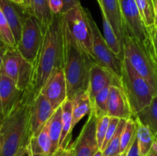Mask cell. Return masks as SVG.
Instances as JSON below:
<instances>
[{
	"label": "cell",
	"instance_id": "obj_47",
	"mask_svg": "<svg viewBox=\"0 0 157 156\" xmlns=\"http://www.w3.org/2000/svg\"><path fill=\"white\" fill-rule=\"evenodd\" d=\"M0 45H1V46H4V45H6V44H5L4 43H3L2 41H1V39H0Z\"/></svg>",
	"mask_w": 157,
	"mask_h": 156
},
{
	"label": "cell",
	"instance_id": "obj_3",
	"mask_svg": "<svg viewBox=\"0 0 157 156\" xmlns=\"http://www.w3.org/2000/svg\"><path fill=\"white\" fill-rule=\"evenodd\" d=\"M64 39V72L67 82V99L72 100L78 93L88 88L90 72L95 61L80 45L68 30L63 15Z\"/></svg>",
	"mask_w": 157,
	"mask_h": 156
},
{
	"label": "cell",
	"instance_id": "obj_28",
	"mask_svg": "<svg viewBox=\"0 0 157 156\" xmlns=\"http://www.w3.org/2000/svg\"><path fill=\"white\" fill-rule=\"evenodd\" d=\"M109 89L110 87H107L101 90L91 102L92 112H94L97 118L107 116Z\"/></svg>",
	"mask_w": 157,
	"mask_h": 156
},
{
	"label": "cell",
	"instance_id": "obj_31",
	"mask_svg": "<svg viewBox=\"0 0 157 156\" xmlns=\"http://www.w3.org/2000/svg\"><path fill=\"white\" fill-rule=\"evenodd\" d=\"M0 39L8 47H16V42L12 31L1 8H0Z\"/></svg>",
	"mask_w": 157,
	"mask_h": 156
},
{
	"label": "cell",
	"instance_id": "obj_7",
	"mask_svg": "<svg viewBox=\"0 0 157 156\" xmlns=\"http://www.w3.org/2000/svg\"><path fill=\"white\" fill-rule=\"evenodd\" d=\"M87 17L93 35V58L95 62L110 72L121 82L124 58L115 54L107 45L91 14L87 9Z\"/></svg>",
	"mask_w": 157,
	"mask_h": 156
},
{
	"label": "cell",
	"instance_id": "obj_24",
	"mask_svg": "<svg viewBox=\"0 0 157 156\" xmlns=\"http://www.w3.org/2000/svg\"><path fill=\"white\" fill-rule=\"evenodd\" d=\"M135 120L137 125L136 140H137L140 154L142 156H147L156 137L148 126L141 123L137 119H135Z\"/></svg>",
	"mask_w": 157,
	"mask_h": 156
},
{
	"label": "cell",
	"instance_id": "obj_45",
	"mask_svg": "<svg viewBox=\"0 0 157 156\" xmlns=\"http://www.w3.org/2000/svg\"><path fill=\"white\" fill-rule=\"evenodd\" d=\"M129 148H127V149L125 151H124V152H122V153H120V154H118L117 156H127V152H128V150H129Z\"/></svg>",
	"mask_w": 157,
	"mask_h": 156
},
{
	"label": "cell",
	"instance_id": "obj_48",
	"mask_svg": "<svg viewBox=\"0 0 157 156\" xmlns=\"http://www.w3.org/2000/svg\"><path fill=\"white\" fill-rule=\"evenodd\" d=\"M0 156H2V148H1V141H0Z\"/></svg>",
	"mask_w": 157,
	"mask_h": 156
},
{
	"label": "cell",
	"instance_id": "obj_44",
	"mask_svg": "<svg viewBox=\"0 0 157 156\" xmlns=\"http://www.w3.org/2000/svg\"><path fill=\"white\" fill-rule=\"evenodd\" d=\"M11 1L14 2L15 3H17L18 5H21V6H23V0H11Z\"/></svg>",
	"mask_w": 157,
	"mask_h": 156
},
{
	"label": "cell",
	"instance_id": "obj_26",
	"mask_svg": "<svg viewBox=\"0 0 157 156\" xmlns=\"http://www.w3.org/2000/svg\"><path fill=\"white\" fill-rule=\"evenodd\" d=\"M102 19L103 28H104V37L105 38L107 45L109 46V47L111 49V50L115 54L124 58V47H123L121 43L120 42L113 28L104 15H102Z\"/></svg>",
	"mask_w": 157,
	"mask_h": 156
},
{
	"label": "cell",
	"instance_id": "obj_33",
	"mask_svg": "<svg viewBox=\"0 0 157 156\" xmlns=\"http://www.w3.org/2000/svg\"><path fill=\"white\" fill-rule=\"evenodd\" d=\"M110 117L108 116H103L101 118H97L96 136L100 149L101 148L103 143H104L107 128H108L109 122H110Z\"/></svg>",
	"mask_w": 157,
	"mask_h": 156
},
{
	"label": "cell",
	"instance_id": "obj_27",
	"mask_svg": "<svg viewBox=\"0 0 157 156\" xmlns=\"http://www.w3.org/2000/svg\"><path fill=\"white\" fill-rule=\"evenodd\" d=\"M136 129H137V125H136V120L133 117L127 119L121 135L120 153L124 152L131 146L132 143L136 137Z\"/></svg>",
	"mask_w": 157,
	"mask_h": 156
},
{
	"label": "cell",
	"instance_id": "obj_51",
	"mask_svg": "<svg viewBox=\"0 0 157 156\" xmlns=\"http://www.w3.org/2000/svg\"><path fill=\"white\" fill-rule=\"evenodd\" d=\"M153 156H157V154H155V155H153Z\"/></svg>",
	"mask_w": 157,
	"mask_h": 156
},
{
	"label": "cell",
	"instance_id": "obj_22",
	"mask_svg": "<svg viewBox=\"0 0 157 156\" xmlns=\"http://www.w3.org/2000/svg\"><path fill=\"white\" fill-rule=\"evenodd\" d=\"M133 119L147 125L153 134L157 132V95L154 96L147 106L137 113Z\"/></svg>",
	"mask_w": 157,
	"mask_h": 156
},
{
	"label": "cell",
	"instance_id": "obj_18",
	"mask_svg": "<svg viewBox=\"0 0 157 156\" xmlns=\"http://www.w3.org/2000/svg\"><path fill=\"white\" fill-rule=\"evenodd\" d=\"M101 10V14L108 20L124 47L125 32L118 0H97Z\"/></svg>",
	"mask_w": 157,
	"mask_h": 156
},
{
	"label": "cell",
	"instance_id": "obj_39",
	"mask_svg": "<svg viewBox=\"0 0 157 156\" xmlns=\"http://www.w3.org/2000/svg\"><path fill=\"white\" fill-rule=\"evenodd\" d=\"M156 154H157V139L156 138L154 142H153V145H152L151 148H150V151H149V153L147 154V156H153Z\"/></svg>",
	"mask_w": 157,
	"mask_h": 156
},
{
	"label": "cell",
	"instance_id": "obj_14",
	"mask_svg": "<svg viewBox=\"0 0 157 156\" xmlns=\"http://www.w3.org/2000/svg\"><path fill=\"white\" fill-rule=\"evenodd\" d=\"M55 111L51 102L42 94L35 93L30 110L32 136L42 129Z\"/></svg>",
	"mask_w": 157,
	"mask_h": 156
},
{
	"label": "cell",
	"instance_id": "obj_30",
	"mask_svg": "<svg viewBox=\"0 0 157 156\" xmlns=\"http://www.w3.org/2000/svg\"><path fill=\"white\" fill-rule=\"evenodd\" d=\"M146 26L154 25L155 12L153 0H135Z\"/></svg>",
	"mask_w": 157,
	"mask_h": 156
},
{
	"label": "cell",
	"instance_id": "obj_29",
	"mask_svg": "<svg viewBox=\"0 0 157 156\" xmlns=\"http://www.w3.org/2000/svg\"><path fill=\"white\" fill-rule=\"evenodd\" d=\"M127 120V119H121L119 125H118L117 128L116 130V132L103 151L104 156H112L114 155V154H118L120 153L121 135H122L123 130L125 126Z\"/></svg>",
	"mask_w": 157,
	"mask_h": 156
},
{
	"label": "cell",
	"instance_id": "obj_46",
	"mask_svg": "<svg viewBox=\"0 0 157 156\" xmlns=\"http://www.w3.org/2000/svg\"><path fill=\"white\" fill-rule=\"evenodd\" d=\"M21 156H29V154H28L27 151H25V153H24V154H21Z\"/></svg>",
	"mask_w": 157,
	"mask_h": 156
},
{
	"label": "cell",
	"instance_id": "obj_6",
	"mask_svg": "<svg viewBox=\"0 0 157 156\" xmlns=\"http://www.w3.org/2000/svg\"><path fill=\"white\" fill-rule=\"evenodd\" d=\"M33 70L34 64L25 59L16 47H8L0 71L10 78L18 90L24 91L30 87Z\"/></svg>",
	"mask_w": 157,
	"mask_h": 156
},
{
	"label": "cell",
	"instance_id": "obj_21",
	"mask_svg": "<svg viewBox=\"0 0 157 156\" xmlns=\"http://www.w3.org/2000/svg\"><path fill=\"white\" fill-rule=\"evenodd\" d=\"M62 109V132L59 142V148H65L68 147L72 137V109L73 102L67 99L61 105Z\"/></svg>",
	"mask_w": 157,
	"mask_h": 156
},
{
	"label": "cell",
	"instance_id": "obj_5",
	"mask_svg": "<svg viewBox=\"0 0 157 156\" xmlns=\"http://www.w3.org/2000/svg\"><path fill=\"white\" fill-rule=\"evenodd\" d=\"M124 57L150 85L154 96L157 95V67L149 54L145 43L134 37L126 35Z\"/></svg>",
	"mask_w": 157,
	"mask_h": 156
},
{
	"label": "cell",
	"instance_id": "obj_15",
	"mask_svg": "<svg viewBox=\"0 0 157 156\" xmlns=\"http://www.w3.org/2000/svg\"><path fill=\"white\" fill-rule=\"evenodd\" d=\"M0 8L9 21L17 45L21 38L25 19L30 14L24 6L11 0H0Z\"/></svg>",
	"mask_w": 157,
	"mask_h": 156
},
{
	"label": "cell",
	"instance_id": "obj_41",
	"mask_svg": "<svg viewBox=\"0 0 157 156\" xmlns=\"http://www.w3.org/2000/svg\"><path fill=\"white\" fill-rule=\"evenodd\" d=\"M23 6L25 8L29 14H30V0H23Z\"/></svg>",
	"mask_w": 157,
	"mask_h": 156
},
{
	"label": "cell",
	"instance_id": "obj_42",
	"mask_svg": "<svg viewBox=\"0 0 157 156\" xmlns=\"http://www.w3.org/2000/svg\"><path fill=\"white\" fill-rule=\"evenodd\" d=\"M153 4H154V12H155L154 25H156L157 27V0H153Z\"/></svg>",
	"mask_w": 157,
	"mask_h": 156
},
{
	"label": "cell",
	"instance_id": "obj_49",
	"mask_svg": "<svg viewBox=\"0 0 157 156\" xmlns=\"http://www.w3.org/2000/svg\"><path fill=\"white\" fill-rule=\"evenodd\" d=\"M155 137H156V139H157V132L156 133V134H155Z\"/></svg>",
	"mask_w": 157,
	"mask_h": 156
},
{
	"label": "cell",
	"instance_id": "obj_19",
	"mask_svg": "<svg viewBox=\"0 0 157 156\" xmlns=\"http://www.w3.org/2000/svg\"><path fill=\"white\" fill-rule=\"evenodd\" d=\"M48 122L42 129L31 137L26 148L29 156H52L53 154Z\"/></svg>",
	"mask_w": 157,
	"mask_h": 156
},
{
	"label": "cell",
	"instance_id": "obj_35",
	"mask_svg": "<svg viewBox=\"0 0 157 156\" xmlns=\"http://www.w3.org/2000/svg\"><path fill=\"white\" fill-rule=\"evenodd\" d=\"M49 6H50V9L53 15L62 14V0H50V1H49Z\"/></svg>",
	"mask_w": 157,
	"mask_h": 156
},
{
	"label": "cell",
	"instance_id": "obj_9",
	"mask_svg": "<svg viewBox=\"0 0 157 156\" xmlns=\"http://www.w3.org/2000/svg\"><path fill=\"white\" fill-rule=\"evenodd\" d=\"M63 15L67 28L74 38L93 58V35L87 17V9L80 4Z\"/></svg>",
	"mask_w": 157,
	"mask_h": 156
},
{
	"label": "cell",
	"instance_id": "obj_36",
	"mask_svg": "<svg viewBox=\"0 0 157 156\" xmlns=\"http://www.w3.org/2000/svg\"><path fill=\"white\" fill-rule=\"evenodd\" d=\"M52 156H74V150L71 145L65 148H58Z\"/></svg>",
	"mask_w": 157,
	"mask_h": 156
},
{
	"label": "cell",
	"instance_id": "obj_50",
	"mask_svg": "<svg viewBox=\"0 0 157 156\" xmlns=\"http://www.w3.org/2000/svg\"><path fill=\"white\" fill-rule=\"evenodd\" d=\"M118 154H114V155H112V156H117Z\"/></svg>",
	"mask_w": 157,
	"mask_h": 156
},
{
	"label": "cell",
	"instance_id": "obj_11",
	"mask_svg": "<svg viewBox=\"0 0 157 156\" xmlns=\"http://www.w3.org/2000/svg\"><path fill=\"white\" fill-rule=\"evenodd\" d=\"M39 93L51 102L54 110L59 108L67 99V82L64 69H55Z\"/></svg>",
	"mask_w": 157,
	"mask_h": 156
},
{
	"label": "cell",
	"instance_id": "obj_20",
	"mask_svg": "<svg viewBox=\"0 0 157 156\" xmlns=\"http://www.w3.org/2000/svg\"><path fill=\"white\" fill-rule=\"evenodd\" d=\"M72 127L81 120L86 115H89L92 111V104L87 90L78 93L72 99Z\"/></svg>",
	"mask_w": 157,
	"mask_h": 156
},
{
	"label": "cell",
	"instance_id": "obj_32",
	"mask_svg": "<svg viewBox=\"0 0 157 156\" xmlns=\"http://www.w3.org/2000/svg\"><path fill=\"white\" fill-rule=\"evenodd\" d=\"M147 35L144 43L153 62L157 67V27L156 25L149 26L147 27Z\"/></svg>",
	"mask_w": 157,
	"mask_h": 156
},
{
	"label": "cell",
	"instance_id": "obj_16",
	"mask_svg": "<svg viewBox=\"0 0 157 156\" xmlns=\"http://www.w3.org/2000/svg\"><path fill=\"white\" fill-rule=\"evenodd\" d=\"M117 86L121 87V82L117 79L109 70L97 63L93 64L90 72L87 91L90 101H93L96 95L107 87Z\"/></svg>",
	"mask_w": 157,
	"mask_h": 156
},
{
	"label": "cell",
	"instance_id": "obj_12",
	"mask_svg": "<svg viewBox=\"0 0 157 156\" xmlns=\"http://www.w3.org/2000/svg\"><path fill=\"white\" fill-rule=\"evenodd\" d=\"M96 123L97 117L91 111L79 136L71 145L74 156H94L100 149L96 136Z\"/></svg>",
	"mask_w": 157,
	"mask_h": 156
},
{
	"label": "cell",
	"instance_id": "obj_23",
	"mask_svg": "<svg viewBox=\"0 0 157 156\" xmlns=\"http://www.w3.org/2000/svg\"><path fill=\"white\" fill-rule=\"evenodd\" d=\"M48 134L52 142L53 154L59 148L60 139L62 132V109H57L48 120Z\"/></svg>",
	"mask_w": 157,
	"mask_h": 156
},
{
	"label": "cell",
	"instance_id": "obj_38",
	"mask_svg": "<svg viewBox=\"0 0 157 156\" xmlns=\"http://www.w3.org/2000/svg\"><path fill=\"white\" fill-rule=\"evenodd\" d=\"M127 156H142L140 154L136 137V139H135V140L133 141V143H132L131 146H130V148H129L128 152H127Z\"/></svg>",
	"mask_w": 157,
	"mask_h": 156
},
{
	"label": "cell",
	"instance_id": "obj_17",
	"mask_svg": "<svg viewBox=\"0 0 157 156\" xmlns=\"http://www.w3.org/2000/svg\"><path fill=\"white\" fill-rule=\"evenodd\" d=\"M107 116L126 119L133 117L128 99L121 87H110L107 102Z\"/></svg>",
	"mask_w": 157,
	"mask_h": 156
},
{
	"label": "cell",
	"instance_id": "obj_4",
	"mask_svg": "<svg viewBox=\"0 0 157 156\" xmlns=\"http://www.w3.org/2000/svg\"><path fill=\"white\" fill-rule=\"evenodd\" d=\"M121 80V88L128 99L134 117L150 103L154 93L147 81L138 74L125 57L123 61Z\"/></svg>",
	"mask_w": 157,
	"mask_h": 156
},
{
	"label": "cell",
	"instance_id": "obj_8",
	"mask_svg": "<svg viewBox=\"0 0 157 156\" xmlns=\"http://www.w3.org/2000/svg\"><path fill=\"white\" fill-rule=\"evenodd\" d=\"M46 27L32 15L25 18L16 47L25 59L34 64L42 44Z\"/></svg>",
	"mask_w": 157,
	"mask_h": 156
},
{
	"label": "cell",
	"instance_id": "obj_37",
	"mask_svg": "<svg viewBox=\"0 0 157 156\" xmlns=\"http://www.w3.org/2000/svg\"><path fill=\"white\" fill-rule=\"evenodd\" d=\"M63 1V10L62 14L66 13L70 9H73L75 6L81 4L80 0H62Z\"/></svg>",
	"mask_w": 157,
	"mask_h": 156
},
{
	"label": "cell",
	"instance_id": "obj_10",
	"mask_svg": "<svg viewBox=\"0 0 157 156\" xmlns=\"http://www.w3.org/2000/svg\"><path fill=\"white\" fill-rule=\"evenodd\" d=\"M126 35L134 37L144 42L147 38V26L143 20L135 0H118Z\"/></svg>",
	"mask_w": 157,
	"mask_h": 156
},
{
	"label": "cell",
	"instance_id": "obj_2",
	"mask_svg": "<svg viewBox=\"0 0 157 156\" xmlns=\"http://www.w3.org/2000/svg\"><path fill=\"white\" fill-rule=\"evenodd\" d=\"M64 39L63 14L54 15L52 23L46 28L42 44L34 63L30 88L38 93L55 69H64Z\"/></svg>",
	"mask_w": 157,
	"mask_h": 156
},
{
	"label": "cell",
	"instance_id": "obj_34",
	"mask_svg": "<svg viewBox=\"0 0 157 156\" xmlns=\"http://www.w3.org/2000/svg\"><path fill=\"white\" fill-rule=\"evenodd\" d=\"M121 119L116 117H110V122H109L108 128H107V133H106L105 139H104V143H103L102 147H101V151H104V148H106L107 145L108 144V142L111 140V139L113 138V135L116 132V130L117 128L118 125H119V122Z\"/></svg>",
	"mask_w": 157,
	"mask_h": 156
},
{
	"label": "cell",
	"instance_id": "obj_43",
	"mask_svg": "<svg viewBox=\"0 0 157 156\" xmlns=\"http://www.w3.org/2000/svg\"><path fill=\"white\" fill-rule=\"evenodd\" d=\"M94 156H104V153H103V151H101V149H99L94 154Z\"/></svg>",
	"mask_w": 157,
	"mask_h": 156
},
{
	"label": "cell",
	"instance_id": "obj_40",
	"mask_svg": "<svg viewBox=\"0 0 157 156\" xmlns=\"http://www.w3.org/2000/svg\"><path fill=\"white\" fill-rule=\"evenodd\" d=\"M8 48V46H1L0 45V70H1L2 65V61H3V58H4V55L6 54V50Z\"/></svg>",
	"mask_w": 157,
	"mask_h": 156
},
{
	"label": "cell",
	"instance_id": "obj_13",
	"mask_svg": "<svg viewBox=\"0 0 157 156\" xmlns=\"http://www.w3.org/2000/svg\"><path fill=\"white\" fill-rule=\"evenodd\" d=\"M22 92L10 78L0 71V124L10 114Z\"/></svg>",
	"mask_w": 157,
	"mask_h": 156
},
{
	"label": "cell",
	"instance_id": "obj_1",
	"mask_svg": "<svg viewBox=\"0 0 157 156\" xmlns=\"http://www.w3.org/2000/svg\"><path fill=\"white\" fill-rule=\"evenodd\" d=\"M35 93L29 87L7 118L0 124L2 156H21L32 137L30 110Z\"/></svg>",
	"mask_w": 157,
	"mask_h": 156
},
{
	"label": "cell",
	"instance_id": "obj_25",
	"mask_svg": "<svg viewBox=\"0 0 157 156\" xmlns=\"http://www.w3.org/2000/svg\"><path fill=\"white\" fill-rule=\"evenodd\" d=\"M50 0H30V13L47 28L52 23L54 15L49 6Z\"/></svg>",
	"mask_w": 157,
	"mask_h": 156
}]
</instances>
